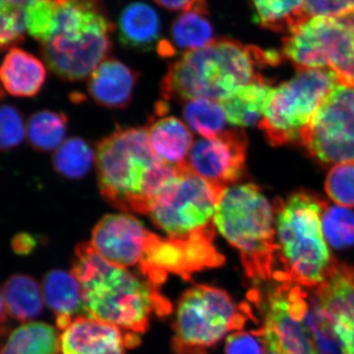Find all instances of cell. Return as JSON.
I'll use <instances>...</instances> for the list:
<instances>
[{"instance_id":"6da1fadb","label":"cell","mask_w":354,"mask_h":354,"mask_svg":"<svg viewBox=\"0 0 354 354\" xmlns=\"http://www.w3.org/2000/svg\"><path fill=\"white\" fill-rule=\"evenodd\" d=\"M71 272L82 288L86 315L115 326L125 334L145 333L153 314L171 313V302L160 286L104 259L90 242L76 247Z\"/></svg>"},{"instance_id":"7a4b0ae2","label":"cell","mask_w":354,"mask_h":354,"mask_svg":"<svg viewBox=\"0 0 354 354\" xmlns=\"http://www.w3.org/2000/svg\"><path fill=\"white\" fill-rule=\"evenodd\" d=\"M279 55L235 39H214L199 50L185 51L172 62L160 92L165 102L206 97L220 102L241 86L265 79L261 69L279 64Z\"/></svg>"},{"instance_id":"3957f363","label":"cell","mask_w":354,"mask_h":354,"mask_svg":"<svg viewBox=\"0 0 354 354\" xmlns=\"http://www.w3.org/2000/svg\"><path fill=\"white\" fill-rule=\"evenodd\" d=\"M95 169L102 196L125 213H150L153 201L179 174L153 152L146 128L118 129L97 145Z\"/></svg>"},{"instance_id":"277c9868","label":"cell","mask_w":354,"mask_h":354,"mask_svg":"<svg viewBox=\"0 0 354 354\" xmlns=\"http://www.w3.org/2000/svg\"><path fill=\"white\" fill-rule=\"evenodd\" d=\"M327 203L306 192L286 200H274L272 207L279 247L274 272L277 281H288L307 288H318L334 266L323 234L322 213Z\"/></svg>"},{"instance_id":"5b68a950","label":"cell","mask_w":354,"mask_h":354,"mask_svg":"<svg viewBox=\"0 0 354 354\" xmlns=\"http://www.w3.org/2000/svg\"><path fill=\"white\" fill-rule=\"evenodd\" d=\"M216 230L239 252L247 277L274 279L279 249L274 207L254 184L225 188L216 206Z\"/></svg>"},{"instance_id":"8992f818","label":"cell","mask_w":354,"mask_h":354,"mask_svg":"<svg viewBox=\"0 0 354 354\" xmlns=\"http://www.w3.org/2000/svg\"><path fill=\"white\" fill-rule=\"evenodd\" d=\"M113 31L100 0H62L53 35L39 44L41 57L59 78L83 80L108 57Z\"/></svg>"},{"instance_id":"52a82bcc","label":"cell","mask_w":354,"mask_h":354,"mask_svg":"<svg viewBox=\"0 0 354 354\" xmlns=\"http://www.w3.org/2000/svg\"><path fill=\"white\" fill-rule=\"evenodd\" d=\"M249 306L237 305L223 290L193 286L179 299L172 346L176 354H208L232 330H241Z\"/></svg>"},{"instance_id":"ba28073f","label":"cell","mask_w":354,"mask_h":354,"mask_svg":"<svg viewBox=\"0 0 354 354\" xmlns=\"http://www.w3.org/2000/svg\"><path fill=\"white\" fill-rule=\"evenodd\" d=\"M225 189L197 176L185 162L156 198L149 216L169 237H215L216 206Z\"/></svg>"},{"instance_id":"9c48e42d","label":"cell","mask_w":354,"mask_h":354,"mask_svg":"<svg viewBox=\"0 0 354 354\" xmlns=\"http://www.w3.org/2000/svg\"><path fill=\"white\" fill-rule=\"evenodd\" d=\"M339 83L328 69L298 70L290 80L272 88L259 127L274 146L299 140L326 97Z\"/></svg>"},{"instance_id":"30bf717a","label":"cell","mask_w":354,"mask_h":354,"mask_svg":"<svg viewBox=\"0 0 354 354\" xmlns=\"http://www.w3.org/2000/svg\"><path fill=\"white\" fill-rule=\"evenodd\" d=\"M281 55L297 70L328 69L354 88V29L344 17H313L283 39Z\"/></svg>"},{"instance_id":"8fae6325","label":"cell","mask_w":354,"mask_h":354,"mask_svg":"<svg viewBox=\"0 0 354 354\" xmlns=\"http://www.w3.org/2000/svg\"><path fill=\"white\" fill-rule=\"evenodd\" d=\"M278 283L268 293L263 325L253 330L262 339L264 354H320L307 324V295L301 286L288 281Z\"/></svg>"},{"instance_id":"7c38bea8","label":"cell","mask_w":354,"mask_h":354,"mask_svg":"<svg viewBox=\"0 0 354 354\" xmlns=\"http://www.w3.org/2000/svg\"><path fill=\"white\" fill-rule=\"evenodd\" d=\"M299 141L320 164L354 162V88L337 84L301 132Z\"/></svg>"},{"instance_id":"4fadbf2b","label":"cell","mask_w":354,"mask_h":354,"mask_svg":"<svg viewBox=\"0 0 354 354\" xmlns=\"http://www.w3.org/2000/svg\"><path fill=\"white\" fill-rule=\"evenodd\" d=\"M214 239L215 237L208 235L164 239L152 232L137 270L142 277L158 286L162 285L169 274L190 281L195 272L218 268L225 263V257L216 250Z\"/></svg>"},{"instance_id":"5bb4252c","label":"cell","mask_w":354,"mask_h":354,"mask_svg":"<svg viewBox=\"0 0 354 354\" xmlns=\"http://www.w3.org/2000/svg\"><path fill=\"white\" fill-rule=\"evenodd\" d=\"M315 295L316 314L341 354H354V267L335 260Z\"/></svg>"},{"instance_id":"9a60e30c","label":"cell","mask_w":354,"mask_h":354,"mask_svg":"<svg viewBox=\"0 0 354 354\" xmlns=\"http://www.w3.org/2000/svg\"><path fill=\"white\" fill-rule=\"evenodd\" d=\"M247 137L242 129L223 131L193 144L186 164L197 176L227 188L235 185L245 169Z\"/></svg>"},{"instance_id":"2e32d148","label":"cell","mask_w":354,"mask_h":354,"mask_svg":"<svg viewBox=\"0 0 354 354\" xmlns=\"http://www.w3.org/2000/svg\"><path fill=\"white\" fill-rule=\"evenodd\" d=\"M152 232L128 214L104 216L92 232L90 243L102 257L124 268H138Z\"/></svg>"},{"instance_id":"e0dca14e","label":"cell","mask_w":354,"mask_h":354,"mask_svg":"<svg viewBox=\"0 0 354 354\" xmlns=\"http://www.w3.org/2000/svg\"><path fill=\"white\" fill-rule=\"evenodd\" d=\"M127 335L111 324L77 317L60 335V354H125Z\"/></svg>"},{"instance_id":"ac0fdd59","label":"cell","mask_w":354,"mask_h":354,"mask_svg":"<svg viewBox=\"0 0 354 354\" xmlns=\"http://www.w3.org/2000/svg\"><path fill=\"white\" fill-rule=\"evenodd\" d=\"M46 80L43 60L18 46L7 51L0 64V84L7 94L20 99L36 97Z\"/></svg>"},{"instance_id":"d6986e66","label":"cell","mask_w":354,"mask_h":354,"mask_svg":"<svg viewBox=\"0 0 354 354\" xmlns=\"http://www.w3.org/2000/svg\"><path fill=\"white\" fill-rule=\"evenodd\" d=\"M136 72L114 58H106L88 77V91L100 106L123 109L131 101Z\"/></svg>"},{"instance_id":"ffe728a7","label":"cell","mask_w":354,"mask_h":354,"mask_svg":"<svg viewBox=\"0 0 354 354\" xmlns=\"http://www.w3.org/2000/svg\"><path fill=\"white\" fill-rule=\"evenodd\" d=\"M44 302L57 317L58 329L64 330L77 317L86 314L82 288L71 272L51 270L43 281Z\"/></svg>"},{"instance_id":"44dd1931","label":"cell","mask_w":354,"mask_h":354,"mask_svg":"<svg viewBox=\"0 0 354 354\" xmlns=\"http://www.w3.org/2000/svg\"><path fill=\"white\" fill-rule=\"evenodd\" d=\"M160 18L145 2H132L121 11L118 38L127 48L150 50L160 36Z\"/></svg>"},{"instance_id":"7402d4cb","label":"cell","mask_w":354,"mask_h":354,"mask_svg":"<svg viewBox=\"0 0 354 354\" xmlns=\"http://www.w3.org/2000/svg\"><path fill=\"white\" fill-rule=\"evenodd\" d=\"M148 130L153 152L171 165L185 164L193 146V135L185 123L174 116L156 120Z\"/></svg>"},{"instance_id":"603a6c76","label":"cell","mask_w":354,"mask_h":354,"mask_svg":"<svg viewBox=\"0 0 354 354\" xmlns=\"http://www.w3.org/2000/svg\"><path fill=\"white\" fill-rule=\"evenodd\" d=\"M272 88L266 79L247 84L220 102L225 118L234 127H251L264 115ZM262 120V118H261Z\"/></svg>"},{"instance_id":"cb8c5ba5","label":"cell","mask_w":354,"mask_h":354,"mask_svg":"<svg viewBox=\"0 0 354 354\" xmlns=\"http://www.w3.org/2000/svg\"><path fill=\"white\" fill-rule=\"evenodd\" d=\"M2 297L7 314L18 322L29 323L43 312V288L29 274L9 277L2 288Z\"/></svg>"},{"instance_id":"d4e9b609","label":"cell","mask_w":354,"mask_h":354,"mask_svg":"<svg viewBox=\"0 0 354 354\" xmlns=\"http://www.w3.org/2000/svg\"><path fill=\"white\" fill-rule=\"evenodd\" d=\"M60 335L48 324L24 323L14 330L0 348V354H58Z\"/></svg>"},{"instance_id":"484cf974","label":"cell","mask_w":354,"mask_h":354,"mask_svg":"<svg viewBox=\"0 0 354 354\" xmlns=\"http://www.w3.org/2000/svg\"><path fill=\"white\" fill-rule=\"evenodd\" d=\"M254 22L274 32L290 31L307 19L306 0H252Z\"/></svg>"},{"instance_id":"4316f807","label":"cell","mask_w":354,"mask_h":354,"mask_svg":"<svg viewBox=\"0 0 354 354\" xmlns=\"http://www.w3.org/2000/svg\"><path fill=\"white\" fill-rule=\"evenodd\" d=\"M68 120L60 111L43 109L30 116L26 127V138L39 152L55 151L65 141Z\"/></svg>"},{"instance_id":"83f0119b","label":"cell","mask_w":354,"mask_h":354,"mask_svg":"<svg viewBox=\"0 0 354 354\" xmlns=\"http://www.w3.org/2000/svg\"><path fill=\"white\" fill-rule=\"evenodd\" d=\"M206 6L185 11L171 29L172 46L185 51L199 50L214 41V29L206 16Z\"/></svg>"},{"instance_id":"f1b7e54d","label":"cell","mask_w":354,"mask_h":354,"mask_svg":"<svg viewBox=\"0 0 354 354\" xmlns=\"http://www.w3.org/2000/svg\"><path fill=\"white\" fill-rule=\"evenodd\" d=\"M95 153L87 142L81 138L65 140L53 157L55 171L69 179L82 178L94 164Z\"/></svg>"},{"instance_id":"f546056e","label":"cell","mask_w":354,"mask_h":354,"mask_svg":"<svg viewBox=\"0 0 354 354\" xmlns=\"http://www.w3.org/2000/svg\"><path fill=\"white\" fill-rule=\"evenodd\" d=\"M183 116L193 131L203 138H212L225 131V111L220 102L206 97H197L186 102Z\"/></svg>"},{"instance_id":"4dcf8cb0","label":"cell","mask_w":354,"mask_h":354,"mask_svg":"<svg viewBox=\"0 0 354 354\" xmlns=\"http://www.w3.org/2000/svg\"><path fill=\"white\" fill-rule=\"evenodd\" d=\"M32 0H0V53L19 46L27 30L25 13Z\"/></svg>"},{"instance_id":"1f68e13d","label":"cell","mask_w":354,"mask_h":354,"mask_svg":"<svg viewBox=\"0 0 354 354\" xmlns=\"http://www.w3.org/2000/svg\"><path fill=\"white\" fill-rule=\"evenodd\" d=\"M324 236L337 249L354 245V213L342 206H326L322 213Z\"/></svg>"},{"instance_id":"d6a6232c","label":"cell","mask_w":354,"mask_h":354,"mask_svg":"<svg viewBox=\"0 0 354 354\" xmlns=\"http://www.w3.org/2000/svg\"><path fill=\"white\" fill-rule=\"evenodd\" d=\"M325 190L337 206L354 208V162L335 165L326 178Z\"/></svg>"},{"instance_id":"836d02e7","label":"cell","mask_w":354,"mask_h":354,"mask_svg":"<svg viewBox=\"0 0 354 354\" xmlns=\"http://www.w3.org/2000/svg\"><path fill=\"white\" fill-rule=\"evenodd\" d=\"M24 115L12 104L0 106V152H9L21 145L26 138Z\"/></svg>"},{"instance_id":"e575fe53","label":"cell","mask_w":354,"mask_h":354,"mask_svg":"<svg viewBox=\"0 0 354 354\" xmlns=\"http://www.w3.org/2000/svg\"><path fill=\"white\" fill-rule=\"evenodd\" d=\"M354 12V0H306L307 17H344Z\"/></svg>"},{"instance_id":"d590c367","label":"cell","mask_w":354,"mask_h":354,"mask_svg":"<svg viewBox=\"0 0 354 354\" xmlns=\"http://www.w3.org/2000/svg\"><path fill=\"white\" fill-rule=\"evenodd\" d=\"M225 354H264V346L259 335L255 333L236 330L228 335Z\"/></svg>"},{"instance_id":"8d00e7d4","label":"cell","mask_w":354,"mask_h":354,"mask_svg":"<svg viewBox=\"0 0 354 354\" xmlns=\"http://www.w3.org/2000/svg\"><path fill=\"white\" fill-rule=\"evenodd\" d=\"M38 245L36 237L29 232H21L11 239V249L16 255L28 256L34 252Z\"/></svg>"},{"instance_id":"74e56055","label":"cell","mask_w":354,"mask_h":354,"mask_svg":"<svg viewBox=\"0 0 354 354\" xmlns=\"http://www.w3.org/2000/svg\"><path fill=\"white\" fill-rule=\"evenodd\" d=\"M158 6L171 11H185L206 6V0H153Z\"/></svg>"},{"instance_id":"f35d334b","label":"cell","mask_w":354,"mask_h":354,"mask_svg":"<svg viewBox=\"0 0 354 354\" xmlns=\"http://www.w3.org/2000/svg\"><path fill=\"white\" fill-rule=\"evenodd\" d=\"M6 315L7 312L6 305H4L3 297H2V290H0V339L6 334Z\"/></svg>"},{"instance_id":"ab89813d","label":"cell","mask_w":354,"mask_h":354,"mask_svg":"<svg viewBox=\"0 0 354 354\" xmlns=\"http://www.w3.org/2000/svg\"><path fill=\"white\" fill-rule=\"evenodd\" d=\"M344 18L354 29V12L348 14V15L344 16Z\"/></svg>"},{"instance_id":"60d3db41","label":"cell","mask_w":354,"mask_h":354,"mask_svg":"<svg viewBox=\"0 0 354 354\" xmlns=\"http://www.w3.org/2000/svg\"><path fill=\"white\" fill-rule=\"evenodd\" d=\"M4 97H6V91L3 90L1 84H0V102L4 99Z\"/></svg>"}]
</instances>
